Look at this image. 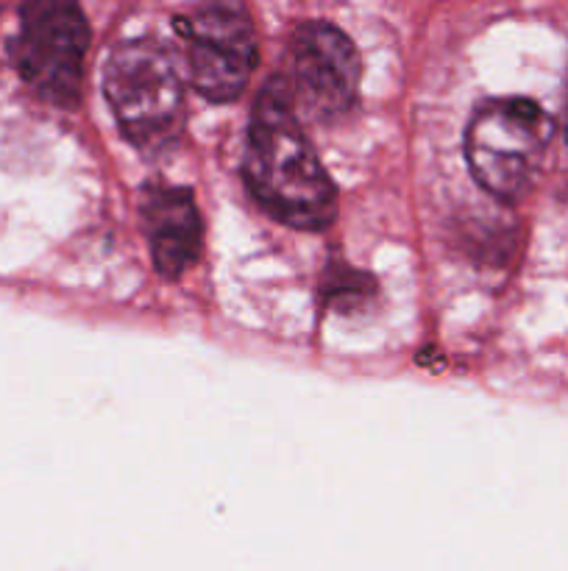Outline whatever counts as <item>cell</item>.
I'll use <instances>...</instances> for the list:
<instances>
[{"label":"cell","instance_id":"cell-2","mask_svg":"<svg viewBox=\"0 0 568 571\" xmlns=\"http://www.w3.org/2000/svg\"><path fill=\"white\" fill-rule=\"evenodd\" d=\"M555 120L527 98H493L479 106L465 131V156L479 187L521 201L538 179Z\"/></svg>","mask_w":568,"mask_h":571},{"label":"cell","instance_id":"cell-8","mask_svg":"<svg viewBox=\"0 0 568 571\" xmlns=\"http://www.w3.org/2000/svg\"><path fill=\"white\" fill-rule=\"evenodd\" d=\"M566 137H568V117H566Z\"/></svg>","mask_w":568,"mask_h":571},{"label":"cell","instance_id":"cell-4","mask_svg":"<svg viewBox=\"0 0 568 571\" xmlns=\"http://www.w3.org/2000/svg\"><path fill=\"white\" fill-rule=\"evenodd\" d=\"M90 51V23L73 3L39 0L20 12L12 59L20 78L51 104H76Z\"/></svg>","mask_w":568,"mask_h":571},{"label":"cell","instance_id":"cell-5","mask_svg":"<svg viewBox=\"0 0 568 571\" xmlns=\"http://www.w3.org/2000/svg\"><path fill=\"white\" fill-rule=\"evenodd\" d=\"M190 78L207 101L229 104L246 90L259 62L254 23L237 3H207L181 20Z\"/></svg>","mask_w":568,"mask_h":571},{"label":"cell","instance_id":"cell-7","mask_svg":"<svg viewBox=\"0 0 568 571\" xmlns=\"http://www.w3.org/2000/svg\"><path fill=\"white\" fill-rule=\"evenodd\" d=\"M140 212L156 271L168 279H179L201 254L204 229L193 193L173 184H148L142 190Z\"/></svg>","mask_w":568,"mask_h":571},{"label":"cell","instance_id":"cell-6","mask_svg":"<svg viewBox=\"0 0 568 571\" xmlns=\"http://www.w3.org/2000/svg\"><path fill=\"white\" fill-rule=\"evenodd\" d=\"M360 56L343 31L332 23H301L290 39V95L293 104L315 120L346 115L360 90Z\"/></svg>","mask_w":568,"mask_h":571},{"label":"cell","instance_id":"cell-3","mask_svg":"<svg viewBox=\"0 0 568 571\" xmlns=\"http://www.w3.org/2000/svg\"><path fill=\"white\" fill-rule=\"evenodd\" d=\"M106 101L131 143L162 148L184 126V84L173 53L140 37L120 42L106 59Z\"/></svg>","mask_w":568,"mask_h":571},{"label":"cell","instance_id":"cell-1","mask_svg":"<svg viewBox=\"0 0 568 571\" xmlns=\"http://www.w3.org/2000/svg\"><path fill=\"white\" fill-rule=\"evenodd\" d=\"M243 176L259 207L279 223L321 232L335 221V184L301 129L290 87L279 76L265 84L251 112Z\"/></svg>","mask_w":568,"mask_h":571}]
</instances>
